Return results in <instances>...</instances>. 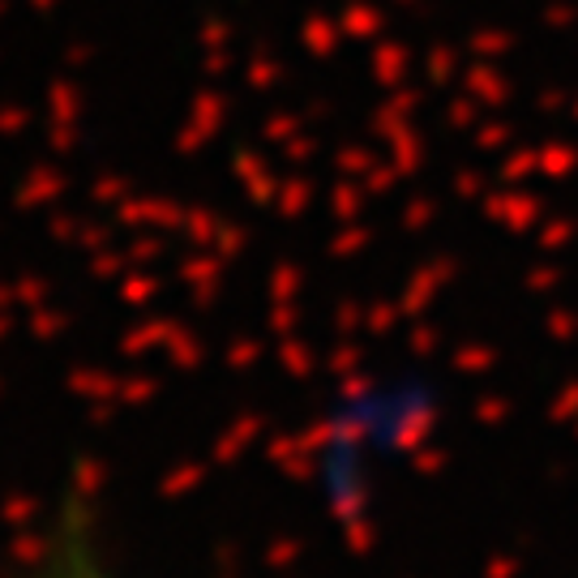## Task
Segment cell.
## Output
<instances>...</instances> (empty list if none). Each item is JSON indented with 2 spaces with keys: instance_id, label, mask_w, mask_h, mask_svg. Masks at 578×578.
Listing matches in <instances>:
<instances>
[{
  "instance_id": "obj_1",
  "label": "cell",
  "mask_w": 578,
  "mask_h": 578,
  "mask_svg": "<svg viewBox=\"0 0 578 578\" xmlns=\"http://www.w3.org/2000/svg\"><path fill=\"white\" fill-rule=\"evenodd\" d=\"M61 578H74V575H61Z\"/></svg>"
}]
</instances>
